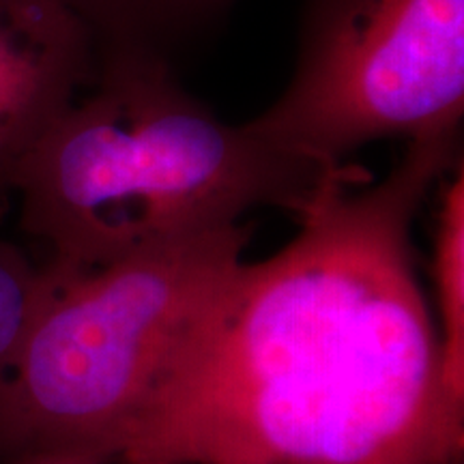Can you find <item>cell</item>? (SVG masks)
Wrapping results in <instances>:
<instances>
[{"mask_svg":"<svg viewBox=\"0 0 464 464\" xmlns=\"http://www.w3.org/2000/svg\"><path fill=\"white\" fill-rule=\"evenodd\" d=\"M28 464H86L80 460H72V458H56V456H42V458H31Z\"/></svg>","mask_w":464,"mask_h":464,"instance_id":"obj_9","label":"cell"},{"mask_svg":"<svg viewBox=\"0 0 464 464\" xmlns=\"http://www.w3.org/2000/svg\"><path fill=\"white\" fill-rule=\"evenodd\" d=\"M344 164L288 153L183 89L174 65L103 56L11 179L20 226L48 263L92 269L239 224L258 207L299 216Z\"/></svg>","mask_w":464,"mask_h":464,"instance_id":"obj_2","label":"cell"},{"mask_svg":"<svg viewBox=\"0 0 464 464\" xmlns=\"http://www.w3.org/2000/svg\"><path fill=\"white\" fill-rule=\"evenodd\" d=\"M45 288L44 266L0 235V396Z\"/></svg>","mask_w":464,"mask_h":464,"instance_id":"obj_8","label":"cell"},{"mask_svg":"<svg viewBox=\"0 0 464 464\" xmlns=\"http://www.w3.org/2000/svg\"><path fill=\"white\" fill-rule=\"evenodd\" d=\"M413 138L379 183L342 166L274 256L191 318L112 456L127 464H450L462 400L417 282L411 228L462 158Z\"/></svg>","mask_w":464,"mask_h":464,"instance_id":"obj_1","label":"cell"},{"mask_svg":"<svg viewBox=\"0 0 464 464\" xmlns=\"http://www.w3.org/2000/svg\"><path fill=\"white\" fill-rule=\"evenodd\" d=\"M464 0H305L295 73L246 123L323 166L382 138L460 130Z\"/></svg>","mask_w":464,"mask_h":464,"instance_id":"obj_4","label":"cell"},{"mask_svg":"<svg viewBox=\"0 0 464 464\" xmlns=\"http://www.w3.org/2000/svg\"><path fill=\"white\" fill-rule=\"evenodd\" d=\"M434 280L440 310V351L450 390L464 400V166L445 183L434 235Z\"/></svg>","mask_w":464,"mask_h":464,"instance_id":"obj_7","label":"cell"},{"mask_svg":"<svg viewBox=\"0 0 464 464\" xmlns=\"http://www.w3.org/2000/svg\"><path fill=\"white\" fill-rule=\"evenodd\" d=\"M247 241V226L235 224L92 269L45 263L42 304L0 396V450L86 464L112 458Z\"/></svg>","mask_w":464,"mask_h":464,"instance_id":"obj_3","label":"cell"},{"mask_svg":"<svg viewBox=\"0 0 464 464\" xmlns=\"http://www.w3.org/2000/svg\"><path fill=\"white\" fill-rule=\"evenodd\" d=\"M97 48L63 0H0V207L26 153L95 84Z\"/></svg>","mask_w":464,"mask_h":464,"instance_id":"obj_5","label":"cell"},{"mask_svg":"<svg viewBox=\"0 0 464 464\" xmlns=\"http://www.w3.org/2000/svg\"><path fill=\"white\" fill-rule=\"evenodd\" d=\"M92 34L97 58L144 56L174 65L228 17L237 0H63Z\"/></svg>","mask_w":464,"mask_h":464,"instance_id":"obj_6","label":"cell"}]
</instances>
